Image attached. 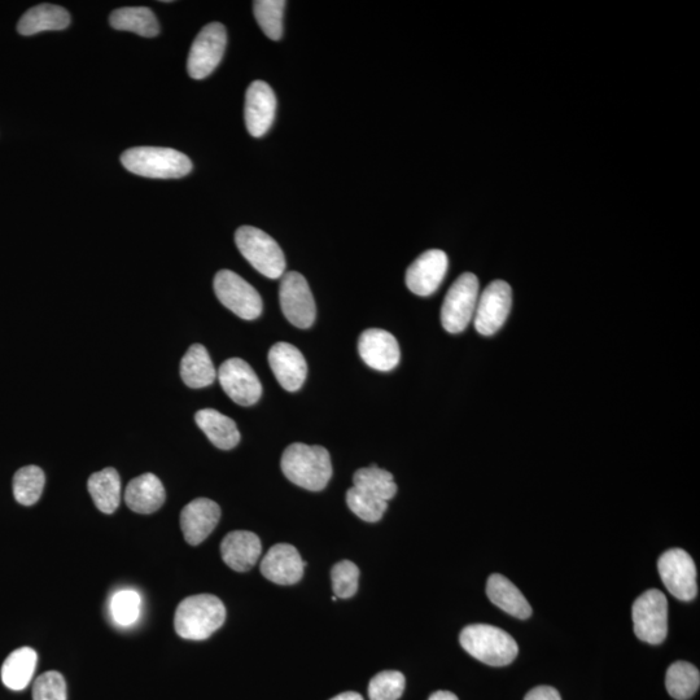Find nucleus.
<instances>
[{"instance_id":"obj_1","label":"nucleus","mask_w":700,"mask_h":700,"mask_svg":"<svg viewBox=\"0 0 700 700\" xmlns=\"http://www.w3.org/2000/svg\"><path fill=\"white\" fill-rule=\"evenodd\" d=\"M280 466L291 483L310 492L325 489L332 476L330 453L318 445L295 443L288 446Z\"/></svg>"},{"instance_id":"obj_2","label":"nucleus","mask_w":700,"mask_h":700,"mask_svg":"<svg viewBox=\"0 0 700 700\" xmlns=\"http://www.w3.org/2000/svg\"><path fill=\"white\" fill-rule=\"evenodd\" d=\"M226 607L212 594L192 595L183 599L174 616V628L179 637L191 641L207 640L225 623Z\"/></svg>"},{"instance_id":"obj_3","label":"nucleus","mask_w":700,"mask_h":700,"mask_svg":"<svg viewBox=\"0 0 700 700\" xmlns=\"http://www.w3.org/2000/svg\"><path fill=\"white\" fill-rule=\"evenodd\" d=\"M459 642L466 653L492 667H505L514 662L519 653L514 638L493 625L472 624L462 630Z\"/></svg>"},{"instance_id":"obj_4","label":"nucleus","mask_w":700,"mask_h":700,"mask_svg":"<svg viewBox=\"0 0 700 700\" xmlns=\"http://www.w3.org/2000/svg\"><path fill=\"white\" fill-rule=\"evenodd\" d=\"M121 163L130 173L153 179L182 178L192 170L185 153L173 148L137 147L122 153Z\"/></svg>"},{"instance_id":"obj_5","label":"nucleus","mask_w":700,"mask_h":700,"mask_svg":"<svg viewBox=\"0 0 700 700\" xmlns=\"http://www.w3.org/2000/svg\"><path fill=\"white\" fill-rule=\"evenodd\" d=\"M235 243L245 260L258 273L269 279L282 278L286 271V257L282 248L265 231L253 226L239 227Z\"/></svg>"},{"instance_id":"obj_6","label":"nucleus","mask_w":700,"mask_h":700,"mask_svg":"<svg viewBox=\"0 0 700 700\" xmlns=\"http://www.w3.org/2000/svg\"><path fill=\"white\" fill-rule=\"evenodd\" d=\"M480 284L475 274H462L450 287L441 308V323L449 334L466 330L474 319Z\"/></svg>"},{"instance_id":"obj_7","label":"nucleus","mask_w":700,"mask_h":700,"mask_svg":"<svg viewBox=\"0 0 700 700\" xmlns=\"http://www.w3.org/2000/svg\"><path fill=\"white\" fill-rule=\"evenodd\" d=\"M634 633L641 641L660 645L668 633V601L658 589H650L634 601Z\"/></svg>"},{"instance_id":"obj_8","label":"nucleus","mask_w":700,"mask_h":700,"mask_svg":"<svg viewBox=\"0 0 700 700\" xmlns=\"http://www.w3.org/2000/svg\"><path fill=\"white\" fill-rule=\"evenodd\" d=\"M214 292L222 305L245 321L260 317L264 309L260 293L234 271H218L214 278Z\"/></svg>"},{"instance_id":"obj_9","label":"nucleus","mask_w":700,"mask_h":700,"mask_svg":"<svg viewBox=\"0 0 700 700\" xmlns=\"http://www.w3.org/2000/svg\"><path fill=\"white\" fill-rule=\"evenodd\" d=\"M280 308L287 321L293 326L310 328L317 317V308L312 291L300 273L291 271L284 274L279 287Z\"/></svg>"},{"instance_id":"obj_10","label":"nucleus","mask_w":700,"mask_h":700,"mask_svg":"<svg viewBox=\"0 0 700 700\" xmlns=\"http://www.w3.org/2000/svg\"><path fill=\"white\" fill-rule=\"evenodd\" d=\"M227 34L225 26L212 23L204 26L192 43L187 70L194 80H204L216 70L225 54Z\"/></svg>"},{"instance_id":"obj_11","label":"nucleus","mask_w":700,"mask_h":700,"mask_svg":"<svg viewBox=\"0 0 700 700\" xmlns=\"http://www.w3.org/2000/svg\"><path fill=\"white\" fill-rule=\"evenodd\" d=\"M658 571L668 592L690 602L698 595L697 567L689 553L682 549L665 551L658 560Z\"/></svg>"},{"instance_id":"obj_12","label":"nucleus","mask_w":700,"mask_h":700,"mask_svg":"<svg viewBox=\"0 0 700 700\" xmlns=\"http://www.w3.org/2000/svg\"><path fill=\"white\" fill-rule=\"evenodd\" d=\"M513 306V290L505 280H494L479 296L474 321L476 331L492 336L505 325Z\"/></svg>"},{"instance_id":"obj_13","label":"nucleus","mask_w":700,"mask_h":700,"mask_svg":"<svg viewBox=\"0 0 700 700\" xmlns=\"http://www.w3.org/2000/svg\"><path fill=\"white\" fill-rule=\"evenodd\" d=\"M223 391L240 406L257 404L262 395V384L255 370L242 358L223 362L217 373Z\"/></svg>"},{"instance_id":"obj_14","label":"nucleus","mask_w":700,"mask_h":700,"mask_svg":"<svg viewBox=\"0 0 700 700\" xmlns=\"http://www.w3.org/2000/svg\"><path fill=\"white\" fill-rule=\"evenodd\" d=\"M448 266V256L444 251L431 249L424 252L406 271V286L415 295L431 296L443 283Z\"/></svg>"},{"instance_id":"obj_15","label":"nucleus","mask_w":700,"mask_h":700,"mask_svg":"<svg viewBox=\"0 0 700 700\" xmlns=\"http://www.w3.org/2000/svg\"><path fill=\"white\" fill-rule=\"evenodd\" d=\"M277 113V98L273 89L264 81H255L245 94V125L255 138L264 137L273 125Z\"/></svg>"},{"instance_id":"obj_16","label":"nucleus","mask_w":700,"mask_h":700,"mask_svg":"<svg viewBox=\"0 0 700 700\" xmlns=\"http://www.w3.org/2000/svg\"><path fill=\"white\" fill-rule=\"evenodd\" d=\"M358 352L363 362L374 370L391 371L400 363V345L395 336L380 328H370L362 332L358 341Z\"/></svg>"},{"instance_id":"obj_17","label":"nucleus","mask_w":700,"mask_h":700,"mask_svg":"<svg viewBox=\"0 0 700 700\" xmlns=\"http://www.w3.org/2000/svg\"><path fill=\"white\" fill-rule=\"evenodd\" d=\"M308 563L301 559L295 546L288 544L274 545L261 562V573L278 585H293L299 583L304 576V568Z\"/></svg>"},{"instance_id":"obj_18","label":"nucleus","mask_w":700,"mask_h":700,"mask_svg":"<svg viewBox=\"0 0 700 700\" xmlns=\"http://www.w3.org/2000/svg\"><path fill=\"white\" fill-rule=\"evenodd\" d=\"M269 365L286 391H299L308 375V365L299 349L290 343H277L269 352Z\"/></svg>"},{"instance_id":"obj_19","label":"nucleus","mask_w":700,"mask_h":700,"mask_svg":"<svg viewBox=\"0 0 700 700\" xmlns=\"http://www.w3.org/2000/svg\"><path fill=\"white\" fill-rule=\"evenodd\" d=\"M221 519V509L208 498H196L181 513V528L186 541L198 546L207 540Z\"/></svg>"},{"instance_id":"obj_20","label":"nucleus","mask_w":700,"mask_h":700,"mask_svg":"<svg viewBox=\"0 0 700 700\" xmlns=\"http://www.w3.org/2000/svg\"><path fill=\"white\" fill-rule=\"evenodd\" d=\"M261 551L260 538L248 531L231 532L221 544L223 562L236 572L252 570L261 557Z\"/></svg>"},{"instance_id":"obj_21","label":"nucleus","mask_w":700,"mask_h":700,"mask_svg":"<svg viewBox=\"0 0 700 700\" xmlns=\"http://www.w3.org/2000/svg\"><path fill=\"white\" fill-rule=\"evenodd\" d=\"M165 488L153 474H144L130 481L125 490V501L130 510L138 514H152L165 502Z\"/></svg>"},{"instance_id":"obj_22","label":"nucleus","mask_w":700,"mask_h":700,"mask_svg":"<svg viewBox=\"0 0 700 700\" xmlns=\"http://www.w3.org/2000/svg\"><path fill=\"white\" fill-rule=\"evenodd\" d=\"M487 595L493 605L500 607L507 614L516 619L527 620L531 618L532 607L527 598L507 577L494 573L487 583Z\"/></svg>"},{"instance_id":"obj_23","label":"nucleus","mask_w":700,"mask_h":700,"mask_svg":"<svg viewBox=\"0 0 700 700\" xmlns=\"http://www.w3.org/2000/svg\"><path fill=\"white\" fill-rule=\"evenodd\" d=\"M196 423L205 433L210 443L221 450L234 449L240 441V433L233 419L214 409L199 410L195 415Z\"/></svg>"},{"instance_id":"obj_24","label":"nucleus","mask_w":700,"mask_h":700,"mask_svg":"<svg viewBox=\"0 0 700 700\" xmlns=\"http://www.w3.org/2000/svg\"><path fill=\"white\" fill-rule=\"evenodd\" d=\"M70 24V15L55 4H39L21 17L17 30L21 35H34L48 30H64Z\"/></svg>"},{"instance_id":"obj_25","label":"nucleus","mask_w":700,"mask_h":700,"mask_svg":"<svg viewBox=\"0 0 700 700\" xmlns=\"http://www.w3.org/2000/svg\"><path fill=\"white\" fill-rule=\"evenodd\" d=\"M181 376L187 387L192 389L205 388L214 383L217 371L203 345L194 344L187 350L181 361Z\"/></svg>"},{"instance_id":"obj_26","label":"nucleus","mask_w":700,"mask_h":700,"mask_svg":"<svg viewBox=\"0 0 700 700\" xmlns=\"http://www.w3.org/2000/svg\"><path fill=\"white\" fill-rule=\"evenodd\" d=\"M87 489L93 497L95 506L104 514H113L120 506L121 479L115 468H104L95 472L87 481Z\"/></svg>"},{"instance_id":"obj_27","label":"nucleus","mask_w":700,"mask_h":700,"mask_svg":"<svg viewBox=\"0 0 700 700\" xmlns=\"http://www.w3.org/2000/svg\"><path fill=\"white\" fill-rule=\"evenodd\" d=\"M38 655L32 647H21L4 660L2 681L8 689L20 691L28 688L37 668Z\"/></svg>"},{"instance_id":"obj_28","label":"nucleus","mask_w":700,"mask_h":700,"mask_svg":"<svg viewBox=\"0 0 700 700\" xmlns=\"http://www.w3.org/2000/svg\"><path fill=\"white\" fill-rule=\"evenodd\" d=\"M109 23L113 29L133 32L146 38L156 37L160 33L159 21L147 7L120 8L111 13Z\"/></svg>"},{"instance_id":"obj_29","label":"nucleus","mask_w":700,"mask_h":700,"mask_svg":"<svg viewBox=\"0 0 700 700\" xmlns=\"http://www.w3.org/2000/svg\"><path fill=\"white\" fill-rule=\"evenodd\" d=\"M353 484L362 492L385 502L392 500L397 493V485L391 472L382 470L376 465L358 470L353 476Z\"/></svg>"},{"instance_id":"obj_30","label":"nucleus","mask_w":700,"mask_h":700,"mask_svg":"<svg viewBox=\"0 0 700 700\" xmlns=\"http://www.w3.org/2000/svg\"><path fill=\"white\" fill-rule=\"evenodd\" d=\"M665 686L673 699L693 698L700 686L699 669L688 662L673 663L665 676Z\"/></svg>"},{"instance_id":"obj_31","label":"nucleus","mask_w":700,"mask_h":700,"mask_svg":"<svg viewBox=\"0 0 700 700\" xmlns=\"http://www.w3.org/2000/svg\"><path fill=\"white\" fill-rule=\"evenodd\" d=\"M46 476L42 468L26 466L20 468L13 478V496L23 506H32L39 501L45 488Z\"/></svg>"},{"instance_id":"obj_32","label":"nucleus","mask_w":700,"mask_h":700,"mask_svg":"<svg viewBox=\"0 0 700 700\" xmlns=\"http://www.w3.org/2000/svg\"><path fill=\"white\" fill-rule=\"evenodd\" d=\"M286 4L284 0H257L253 3L257 23L271 41H279L282 38Z\"/></svg>"},{"instance_id":"obj_33","label":"nucleus","mask_w":700,"mask_h":700,"mask_svg":"<svg viewBox=\"0 0 700 700\" xmlns=\"http://www.w3.org/2000/svg\"><path fill=\"white\" fill-rule=\"evenodd\" d=\"M347 503L353 514L369 523L379 522L388 507V502L371 496L369 493L362 492L356 487L348 490Z\"/></svg>"},{"instance_id":"obj_34","label":"nucleus","mask_w":700,"mask_h":700,"mask_svg":"<svg viewBox=\"0 0 700 700\" xmlns=\"http://www.w3.org/2000/svg\"><path fill=\"white\" fill-rule=\"evenodd\" d=\"M111 615L121 627H130L137 623L142 610V598L135 590H120L111 599Z\"/></svg>"},{"instance_id":"obj_35","label":"nucleus","mask_w":700,"mask_h":700,"mask_svg":"<svg viewBox=\"0 0 700 700\" xmlns=\"http://www.w3.org/2000/svg\"><path fill=\"white\" fill-rule=\"evenodd\" d=\"M405 684V676L401 672H380L370 681V700H398L404 694Z\"/></svg>"},{"instance_id":"obj_36","label":"nucleus","mask_w":700,"mask_h":700,"mask_svg":"<svg viewBox=\"0 0 700 700\" xmlns=\"http://www.w3.org/2000/svg\"><path fill=\"white\" fill-rule=\"evenodd\" d=\"M332 589L335 597L340 599L352 598L358 590L360 570L350 560L336 563L331 571Z\"/></svg>"},{"instance_id":"obj_37","label":"nucleus","mask_w":700,"mask_h":700,"mask_svg":"<svg viewBox=\"0 0 700 700\" xmlns=\"http://www.w3.org/2000/svg\"><path fill=\"white\" fill-rule=\"evenodd\" d=\"M67 682L61 673L51 671L37 678L33 700H67Z\"/></svg>"},{"instance_id":"obj_38","label":"nucleus","mask_w":700,"mask_h":700,"mask_svg":"<svg viewBox=\"0 0 700 700\" xmlns=\"http://www.w3.org/2000/svg\"><path fill=\"white\" fill-rule=\"evenodd\" d=\"M524 700H562L557 689L551 686H537V688L528 691Z\"/></svg>"},{"instance_id":"obj_39","label":"nucleus","mask_w":700,"mask_h":700,"mask_svg":"<svg viewBox=\"0 0 700 700\" xmlns=\"http://www.w3.org/2000/svg\"><path fill=\"white\" fill-rule=\"evenodd\" d=\"M428 700H459L457 695L450 693V691H436L433 693Z\"/></svg>"},{"instance_id":"obj_40","label":"nucleus","mask_w":700,"mask_h":700,"mask_svg":"<svg viewBox=\"0 0 700 700\" xmlns=\"http://www.w3.org/2000/svg\"><path fill=\"white\" fill-rule=\"evenodd\" d=\"M331 700H363V698L361 694L354 693V691H348V693L336 695V697L332 698Z\"/></svg>"}]
</instances>
